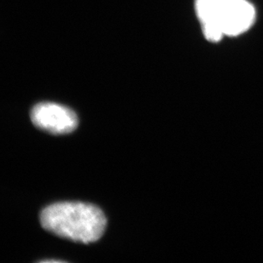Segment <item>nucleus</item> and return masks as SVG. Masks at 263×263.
Returning <instances> with one entry per match:
<instances>
[{"instance_id": "obj_1", "label": "nucleus", "mask_w": 263, "mask_h": 263, "mask_svg": "<svg viewBox=\"0 0 263 263\" xmlns=\"http://www.w3.org/2000/svg\"><path fill=\"white\" fill-rule=\"evenodd\" d=\"M40 222L45 230L61 238L89 243L102 237L107 218L94 204L62 202L44 209L40 213Z\"/></svg>"}, {"instance_id": "obj_2", "label": "nucleus", "mask_w": 263, "mask_h": 263, "mask_svg": "<svg viewBox=\"0 0 263 263\" xmlns=\"http://www.w3.org/2000/svg\"><path fill=\"white\" fill-rule=\"evenodd\" d=\"M30 117L37 128L54 135L71 133L79 124L77 115L72 110L52 102L35 105Z\"/></svg>"}, {"instance_id": "obj_3", "label": "nucleus", "mask_w": 263, "mask_h": 263, "mask_svg": "<svg viewBox=\"0 0 263 263\" xmlns=\"http://www.w3.org/2000/svg\"><path fill=\"white\" fill-rule=\"evenodd\" d=\"M226 37H236L247 32L256 19V10L247 0H231L220 15Z\"/></svg>"}, {"instance_id": "obj_4", "label": "nucleus", "mask_w": 263, "mask_h": 263, "mask_svg": "<svg viewBox=\"0 0 263 263\" xmlns=\"http://www.w3.org/2000/svg\"><path fill=\"white\" fill-rule=\"evenodd\" d=\"M229 0H196L195 9L200 23L220 17Z\"/></svg>"}, {"instance_id": "obj_5", "label": "nucleus", "mask_w": 263, "mask_h": 263, "mask_svg": "<svg viewBox=\"0 0 263 263\" xmlns=\"http://www.w3.org/2000/svg\"><path fill=\"white\" fill-rule=\"evenodd\" d=\"M202 31L204 37L211 43H217L226 37L221 26L220 18H214L201 23Z\"/></svg>"}, {"instance_id": "obj_6", "label": "nucleus", "mask_w": 263, "mask_h": 263, "mask_svg": "<svg viewBox=\"0 0 263 263\" xmlns=\"http://www.w3.org/2000/svg\"><path fill=\"white\" fill-rule=\"evenodd\" d=\"M229 1H231V0H229Z\"/></svg>"}]
</instances>
